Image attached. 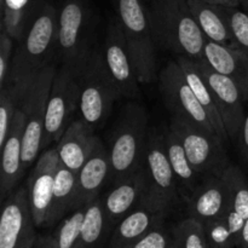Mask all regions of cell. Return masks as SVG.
Here are the masks:
<instances>
[{
    "label": "cell",
    "mask_w": 248,
    "mask_h": 248,
    "mask_svg": "<svg viewBox=\"0 0 248 248\" xmlns=\"http://www.w3.org/2000/svg\"><path fill=\"white\" fill-rule=\"evenodd\" d=\"M58 10L44 1L27 35L18 41L14 53L7 84L16 89L19 101L43 69L51 65L57 48Z\"/></svg>",
    "instance_id": "6da1fadb"
},
{
    "label": "cell",
    "mask_w": 248,
    "mask_h": 248,
    "mask_svg": "<svg viewBox=\"0 0 248 248\" xmlns=\"http://www.w3.org/2000/svg\"><path fill=\"white\" fill-rule=\"evenodd\" d=\"M149 12L155 41L177 57L203 60L206 36L199 27L188 0H154Z\"/></svg>",
    "instance_id": "7a4b0ae2"
},
{
    "label": "cell",
    "mask_w": 248,
    "mask_h": 248,
    "mask_svg": "<svg viewBox=\"0 0 248 248\" xmlns=\"http://www.w3.org/2000/svg\"><path fill=\"white\" fill-rule=\"evenodd\" d=\"M79 118L92 130L103 125L120 96L107 67L103 50L92 48L79 77Z\"/></svg>",
    "instance_id": "3957f363"
},
{
    "label": "cell",
    "mask_w": 248,
    "mask_h": 248,
    "mask_svg": "<svg viewBox=\"0 0 248 248\" xmlns=\"http://www.w3.org/2000/svg\"><path fill=\"white\" fill-rule=\"evenodd\" d=\"M148 115L144 108L128 104L121 114L120 123L111 140L110 182L119 183L137 171L144 162L148 143Z\"/></svg>",
    "instance_id": "277c9868"
},
{
    "label": "cell",
    "mask_w": 248,
    "mask_h": 248,
    "mask_svg": "<svg viewBox=\"0 0 248 248\" xmlns=\"http://www.w3.org/2000/svg\"><path fill=\"white\" fill-rule=\"evenodd\" d=\"M116 10L138 80L150 84L156 74V56L148 9L140 0H116Z\"/></svg>",
    "instance_id": "5b68a950"
},
{
    "label": "cell",
    "mask_w": 248,
    "mask_h": 248,
    "mask_svg": "<svg viewBox=\"0 0 248 248\" xmlns=\"http://www.w3.org/2000/svg\"><path fill=\"white\" fill-rule=\"evenodd\" d=\"M89 16L82 0H65L58 11L57 48L60 67L79 77L91 50L87 46L86 27Z\"/></svg>",
    "instance_id": "8992f818"
},
{
    "label": "cell",
    "mask_w": 248,
    "mask_h": 248,
    "mask_svg": "<svg viewBox=\"0 0 248 248\" xmlns=\"http://www.w3.org/2000/svg\"><path fill=\"white\" fill-rule=\"evenodd\" d=\"M144 165L148 174V190L142 203L155 212L166 213L178 199V179L167 157L164 133L149 131Z\"/></svg>",
    "instance_id": "52a82bcc"
},
{
    "label": "cell",
    "mask_w": 248,
    "mask_h": 248,
    "mask_svg": "<svg viewBox=\"0 0 248 248\" xmlns=\"http://www.w3.org/2000/svg\"><path fill=\"white\" fill-rule=\"evenodd\" d=\"M56 72L57 67L55 64L48 65L41 70L19 106L26 115V127L22 144L23 171L35 162L39 153L41 152L46 108Z\"/></svg>",
    "instance_id": "ba28073f"
},
{
    "label": "cell",
    "mask_w": 248,
    "mask_h": 248,
    "mask_svg": "<svg viewBox=\"0 0 248 248\" xmlns=\"http://www.w3.org/2000/svg\"><path fill=\"white\" fill-rule=\"evenodd\" d=\"M169 127L182 140L189 161L200 176H223L230 164L217 136L205 132L177 115H172Z\"/></svg>",
    "instance_id": "9c48e42d"
},
{
    "label": "cell",
    "mask_w": 248,
    "mask_h": 248,
    "mask_svg": "<svg viewBox=\"0 0 248 248\" xmlns=\"http://www.w3.org/2000/svg\"><path fill=\"white\" fill-rule=\"evenodd\" d=\"M79 97L77 75L65 67L58 68L48 96L41 149L60 140L72 123L74 113L79 109Z\"/></svg>",
    "instance_id": "30bf717a"
},
{
    "label": "cell",
    "mask_w": 248,
    "mask_h": 248,
    "mask_svg": "<svg viewBox=\"0 0 248 248\" xmlns=\"http://www.w3.org/2000/svg\"><path fill=\"white\" fill-rule=\"evenodd\" d=\"M159 79L162 98L172 115L181 116L205 132L217 136L207 113L196 98L178 63L173 61L167 63Z\"/></svg>",
    "instance_id": "8fae6325"
},
{
    "label": "cell",
    "mask_w": 248,
    "mask_h": 248,
    "mask_svg": "<svg viewBox=\"0 0 248 248\" xmlns=\"http://www.w3.org/2000/svg\"><path fill=\"white\" fill-rule=\"evenodd\" d=\"M199 69L212 93L229 140H237L245 118V98L241 89L225 75L213 69L205 60L199 61Z\"/></svg>",
    "instance_id": "7c38bea8"
},
{
    "label": "cell",
    "mask_w": 248,
    "mask_h": 248,
    "mask_svg": "<svg viewBox=\"0 0 248 248\" xmlns=\"http://www.w3.org/2000/svg\"><path fill=\"white\" fill-rule=\"evenodd\" d=\"M28 190L19 188L5 200L0 218V248H34L38 240Z\"/></svg>",
    "instance_id": "4fadbf2b"
},
{
    "label": "cell",
    "mask_w": 248,
    "mask_h": 248,
    "mask_svg": "<svg viewBox=\"0 0 248 248\" xmlns=\"http://www.w3.org/2000/svg\"><path fill=\"white\" fill-rule=\"evenodd\" d=\"M104 58L111 78L121 97L136 98L140 96V80L136 74L123 29L119 22H113L109 26L103 46Z\"/></svg>",
    "instance_id": "5bb4252c"
},
{
    "label": "cell",
    "mask_w": 248,
    "mask_h": 248,
    "mask_svg": "<svg viewBox=\"0 0 248 248\" xmlns=\"http://www.w3.org/2000/svg\"><path fill=\"white\" fill-rule=\"evenodd\" d=\"M58 165L57 149L51 148L40 155L28 179L27 190L36 228L47 227Z\"/></svg>",
    "instance_id": "9a60e30c"
},
{
    "label": "cell",
    "mask_w": 248,
    "mask_h": 248,
    "mask_svg": "<svg viewBox=\"0 0 248 248\" xmlns=\"http://www.w3.org/2000/svg\"><path fill=\"white\" fill-rule=\"evenodd\" d=\"M189 216L201 224L227 217L232 208V195L222 177L208 176L186 196Z\"/></svg>",
    "instance_id": "2e32d148"
},
{
    "label": "cell",
    "mask_w": 248,
    "mask_h": 248,
    "mask_svg": "<svg viewBox=\"0 0 248 248\" xmlns=\"http://www.w3.org/2000/svg\"><path fill=\"white\" fill-rule=\"evenodd\" d=\"M148 190V174L145 165L133 172L127 178L114 184L103 200L107 218L110 225H116L124 217L132 212L145 196Z\"/></svg>",
    "instance_id": "e0dca14e"
},
{
    "label": "cell",
    "mask_w": 248,
    "mask_h": 248,
    "mask_svg": "<svg viewBox=\"0 0 248 248\" xmlns=\"http://www.w3.org/2000/svg\"><path fill=\"white\" fill-rule=\"evenodd\" d=\"M111 164L109 149L99 140L87 161L78 173V193L74 210L96 200L102 188L110 181Z\"/></svg>",
    "instance_id": "ac0fdd59"
},
{
    "label": "cell",
    "mask_w": 248,
    "mask_h": 248,
    "mask_svg": "<svg viewBox=\"0 0 248 248\" xmlns=\"http://www.w3.org/2000/svg\"><path fill=\"white\" fill-rule=\"evenodd\" d=\"M93 133L94 131L80 118L72 121L56 145L61 164L79 173L99 140Z\"/></svg>",
    "instance_id": "d6986e66"
},
{
    "label": "cell",
    "mask_w": 248,
    "mask_h": 248,
    "mask_svg": "<svg viewBox=\"0 0 248 248\" xmlns=\"http://www.w3.org/2000/svg\"><path fill=\"white\" fill-rule=\"evenodd\" d=\"M203 60L218 73L232 79L248 101V52L206 38Z\"/></svg>",
    "instance_id": "ffe728a7"
},
{
    "label": "cell",
    "mask_w": 248,
    "mask_h": 248,
    "mask_svg": "<svg viewBox=\"0 0 248 248\" xmlns=\"http://www.w3.org/2000/svg\"><path fill=\"white\" fill-rule=\"evenodd\" d=\"M26 115L18 108L15 114L12 126L6 140L1 147V176H0V191L2 198L10 195L14 186L23 173L22 166V144H23Z\"/></svg>",
    "instance_id": "44dd1931"
},
{
    "label": "cell",
    "mask_w": 248,
    "mask_h": 248,
    "mask_svg": "<svg viewBox=\"0 0 248 248\" xmlns=\"http://www.w3.org/2000/svg\"><path fill=\"white\" fill-rule=\"evenodd\" d=\"M164 216L140 202L116 224L108 248H133L150 230L161 224Z\"/></svg>",
    "instance_id": "7402d4cb"
},
{
    "label": "cell",
    "mask_w": 248,
    "mask_h": 248,
    "mask_svg": "<svg viewBox=\"0 0 248 248\" xmlns=\"http://www.w3.org/2000/svg\"><path fill=\"white\" fill-rule=\"evenodd\" d=\"M188 4L206 38L224 46L237 47L223 7L205 0H188Z\"/></svg>",
    "instance_id": "603a6c76"
},
{
    "label": "cell",
    "mask_w": 248,
    "mask_h": 248,
    "mask_svg": "<svg viewBox=\"0 0 248 248\" xmlns=\"http://www.w3.org/2000/svg\"><path fill=\"white\" fill-rule=\"evenodd\" d=\"M176 62L182 68L186 81L190 85L196 98L199 99L201 106L203 107V109L207 113L208 118H210L211 123H212L213 127H215L218 138L222 140V143H225L229 140V137L227 135L224 124H223L222 118H220V114L218 111L217 106H216V102L213 99L212 93H211L210 89H208L207 84H206L205 79H203L202 74H201L200 69H199V65L196 63V61L188 57H183V56H179V57H177Z\"/></svg>",
    "instance_id": "cb8c5ba5"
},
{
    "label": "cell",
    "mask_w": 248,
    "mask_h": 248,
    "mask_svg": "<svg viewBox=\"0 0 248 248\" xmlns=\"http://www.w3.org/2000/svg\"><path fill=\"white\" fill-rule=\"evenodd\" d=\"M1 4V28L17 43L28 33L44 0H0Z\"/></svg>",
    "instance_id": "d4e9b609"
},
{
    "label": "cell",
    "mask_w": 248,
    "mask_h": 248,
    "mask_svg": "<svg viewBox=\"0 0 248 248\" xmlns=\"http://www.w3.org/2000/svg\"><path fill=\"white\" fill-rule=\"evenodd\" d=\"M78 193V174L60 162L53 186L52 202L47 227L57 223L69 211L74 210Z\"/></svg>",
    "instance_id": "484cf974"
},
{
    "label": "cell",
    "mask_w": 248,
    "mask_h": 248,
    "mask_svg": "<svg viewBox=\"0 0 248 248\" xmlns=\"http://www.w3.org/2000/svg\"><path fill=\"white\" fill-rule=\"evenodd\" d=\"M164 140L167 157L177 179L183 186V188L186 189L188 194L191 193L199 184L198 178L200 174L195 171L193 165L189 161L182 140L170 127L164 132Z\"/></svg>",
    "instance_id": "4316f807"
},
{
    "label": "cell",
    "mask_w": 248,
    "mask_h": 248,
    "mask_svg": "<svg viewBox=\"0 0 248 248\" xmlns=\"http://www.w3.org/2000/svg\"><path fill=\"white\" fill-rule=\"evenodd\" d=\"M108 218L102 199L97 198L86 205L81 232H80L79 248H99L103 241Z\"/></svg>",
    "instance_id": "83f0119b"
},
{
    "label": "cell",
    "mask_w": 248,
    "mask_h": 248,
    "mask_svg": "<svg viewBox=\"0 0 248 248\" xmlns=\"http://www.w3.org/2000/svg\"><path fill=\"white\" fill-rule=\"evenodd\" d=\"M222 178L228 184L232 195V208L234 213L245 220L248 218V179L237 166L229 165Z\"/></svg>",
    "instance_id": "f1b7e54d"
},
{
    "label": "cell",
    "mask_w": 248,
    "mask_h": 248,
    "mask_svg": "<svg viewBox=\"0 0 248 248\" xmlns=\"http://www.w3.org/2000/svg\"><path fill=\"white\" fill-rule=\"evenodd\" d=\"M86 206L78 208L65 218L52 235H48L52 248H79L80 232L84 220Z\"/></svg>",
    "instance_id": "f546056e"
},
{
    "label": "cell",
    "mask_w": 248,
    "mask_h": 248,
    "mask_svg": "<svg viewBox=\"0 0 248 248\" xmlns=\"http://www.w3.org/2000/svg\"><path fill=\"white\" fill-rule=\"evenodd\" d=\"M171 248H208L203 225L189 217L172 229Z\"/></svg>",
    "instance_id": "4dcf8cb0"
},
{
    "label": "cell",
    "mask_w": 248,
    "mask_h": 248,
    "mask_svg": "<svg viewBox=\"0 0 248 248\" xmlns=\"http://www.w3.org/2000/svg\"><path fill=\"white\" fill-rule=\"evenodd\" d=\"M21 106L16 89L7 84L0 90V147H2L9 136L16 110Z\"/></svg>",
    "instance_id": "1f68e13d"
},
{
    "label": "cell",
    "mask_w": 248,
    "mask_h": 248,
    "mask_svg": "<svg viewBox=\"0 0 248 248\" xmlns=\"http://www.w3.org/2000/svg\"><path fill=\"white\" fill-rule=\"evenodd\" d=\"M208 248H234L236 247L232 232L228 225L227 217L212 220L203 225Z\"/></svg>",
    "instance_id": "d6a6232c"
},
{
    "label": "cell",
    "mask_w": 248,
    "mask_h": 248,
    "mask_svg": "<svg viewBox=\"0 0 248 248\" xmlns=\"http://www.w3.org/2000/svg\"><path fill=\"white\" fill-rule=\"evenodd\" d=\"M230 31L239 48L248 52V12L239 7H223Z\"/></svg>",
    "instance_id": "836d02e7"
},
{
    "label": "cell",
    "mask_w": 248,
    "mask_h": 248,
    "mask_svg": "<svg viewBox=\"0 0 248 248\" xmlns=\"http://www.w3.org/2000/svg\"><path fill=\"white\" fill-rule=\"evenodd\" d=\"M12 50H14V39L9 35L5 29L1 28V35H0V90L4 89L9 81L12 58H14Z\"/></svg>",
    "instance_id": "e575fe53"
},
{
    "label": "cell",
    "mask_w": 248,
    "mask_h": 248,
    "mask_svg": "<svg viewBox=\"0 0 248 248\" xmlns=\"http://www.w3.org/2000/svg\"><path fill=\"white\" fill-rule=\"evenodd\" d=\"M172 232L170 234L161 224L156 225L143 236L133 248H171Z\"/></svg>",
    "instance_id": "d590c367"
},
{
    "label": "cell",
    "mask_w": 248,
    "mask_h": 248,
    "mask_svg": "<svg viewBox=\"0 0 248 248\" xmlns=\"http://www.w3.org/2000/svg\"><path fill=\"white\" fill-rule=\"evenodd\" d=\"M237 140H239L242 157H244V160L248 165V114L246 115V118H245L244 124H242V127L240 130V135Z\"/></svg>",
    "instance_id": "8d00e7d4"
},
{
    "label": "cell",
    "mask_w": 248,
    "mask_h": 248,
    "mask_svg": "<svg viewBox=\"0 0 248 248\" xmlns=\"http://www.w3.org/2000/svg\"><path fill=\"white\" fill-rule=\"evenodd\" d=\"M208 4L216 5L220 7H240V0H205Z\"/></svg>",
    "instance_id": "74e56055"
},
{
    "label": "cell",
    "mask_w": 248,
    "mask_h": 248,
    "mask_svg": "<svg viewBox=\"0 0 248 248\" xmlns=\"http://www.w3.org/2000/svg\"><path fill=\"white\" fill-rule=\"evenodd\" d=\"M239 248H248V218L245 222L244 228H242L241 236H240Z\"/></svg>",
    "instance_id": "f35d334b"
},
{
    "label": "cell",
    "mask_w": 248,
    "mask_h": 248,
    "mask_svg": "<svg viewBox=\"0 0 248 248\" xmlns=\"http://www.w3.org/2000/svg\"><path fill=\"white\" fill-rule=\"evenodd\" d=\"M34 248H52L51 247L50 240H48V236H43L39 237L35 242V246Z\"/></svg>",
    "instance_id": "ab89813d"
},
{
    "label": "cell",
    "mask_w": 248,
    "mask_h": 248,
    "mask_svg": "<svg viewBox=\"0 0 248 248\" xmlns=\"http://www.w3.org/2000/svg\"><path fill=\"white\" fill-rule=\"evenodd\" d=\"M240 4L248 12V0H240Z\"/></svg>",
    "instance_id": "60d3db41"
}]
</instances>
